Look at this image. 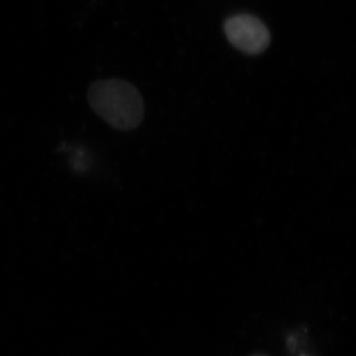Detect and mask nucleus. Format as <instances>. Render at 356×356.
<instances>
[{
    "instance_id": "1",
    "label": "nucleus",
    "mask_w": 356,
    "mask_h": 356,
    "mask_svg": "<svg viewBox=\"0 0 356 356\" xmlns=\"http://www.w3.org/2000/svg\"><path fill=\"white\" fill-rule=\"evenodd\" d=\"M91 108L116 130L132 131L144 119V100L137 88L123 79H102L88 91Z\"/></svg>"
},
{
    "instance_id": "2",
    "label": "nucleus",
    "mask_w": 356,
    "mask_h": 356,
    "mask_svg": "<svg viewBox=\"0 0 356 356\" xmlns=\"http://www.w3.org/2000/svg\"><path fill=\"white\" fill-rule=\"evenodd\" d=\"M225 33L229 43L238 50L250 55H257L268 48L270 32L254 16L238 14L225 23Z\"/></svg>"
},
{
    "instance_id": "3",
    "label": "nucleus",
    "mask_w": 356,
    "mask_h": 356,
    "mask_svg": "<svg viewBox=\"0 0 356 356\" xmlns=\"http://www.w3.org/2000/svg\"><path fill=\"white\" fill-rule=\"evenodd\" d=\"M250 356H268V355H264V353H255V355H252Z\"/></svg>"
}]
</instances>
